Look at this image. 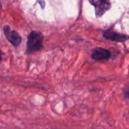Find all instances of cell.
Masks as SVG:
<instances>
[{
	"label": "cell",
	"mask_w": 129,
	"mask_h": 129,
	"mask_svg": "<svg viewBox=\"0 0 129 129\" xmlns=\"http://www.w3.org/2000/svg\"><path fill=\"white\" fill-rule=\"evenodd\" d=\"M124 96L125 97H129V86L128 87H127L125 89H124Z\"/></svg>",
	"instance_id": "6"
},
{
	"label": "cell",
	"mask_w": 129,
	"mask_h": 129,
	"mask_svg": "<svg viewBox=\"0 0 129 129\" xmlns=\"http://www.w3.org/2000/svg\"><path fill=\"white\" fill-rule=\"evenodd\" d=\"M2 61V52L0 51V61Z\"/></svg>",
	"instance_id": "7"
},
{
	"label": "cell",
	"mask_w": 129,
	"mask_h": 129,
	"mask_svg": "<svg viewBox=\"0 0 129 129\" xmlns=\"http://www.w3.org/2000/svg\"><path fill=\"white\" fill-rule=\"evenodd\" d=\"M111 52L103 48H96L92 52V58L96 61H105L110 58Z\"/></svg>",
	"instance_id": "4"
},
{
	"label": "cell",
	"mask_w": 129,
	"mask_h": 129,
	"mask_svg": "<svg viewBox=\"0 0 129 129\" xmlns=\"http://www.w3.org/2000/svg\"><path fill=\"white\" fill-rule=\"evenodd\" d=\"M103 37L108 40H112V41H117V42H122L124 41L127 37L122 34H119L118 33L113 32L110 30H106L103 33Z\"/></svg>",
	"instance_id": "5"
},
{
	"label": "cell",
	"mask_w": 129,
	"mask_h": 129,
	"mask_svg": "<svg viewBox=\"0 0 129 129\" xmlns=\"http://www.w3.org/2000/svg\"><path fill=\"white\" fill-rule=\"evenodd\" d=\"M43 36L37 31H32L27 38V54H30L37 51H40L43 48Z\"/></svg>",
	"instance_id": "1"
},
{
	"label": "cell",
	"mask_w": 129,
	"mask_h": 129,
	"mask_svg": "<svg viewBox=\"0 0 129 129\" xmlns=\"http://www.w3.org/2000/svg\"><path fill=\"white\" fill-rule=\"evenodd\" d=\"M89 1L95 7L97 17L102 16L110 7L109 0H89Z\"/></svg>",
	"instance_id": "2"
},
{
	"label": "cell",
	"mask_w": 129,
	"mask_h": 129,
	"mask_svg": "<svg viewBox=\"0 0 129 129\" xmlns=\"http://www.w3.org/2000/svg\"><path fill=\"white\" fill-rule=\"evenodd\" d=\"M4 33H5V35H6V38L8 39V40L13 46H18L21 43V37L19 36V34L16 31L12 30L9 26H6L4 27Z\"/></svg>",
	"instance_id": "3"
}]
</instances>
